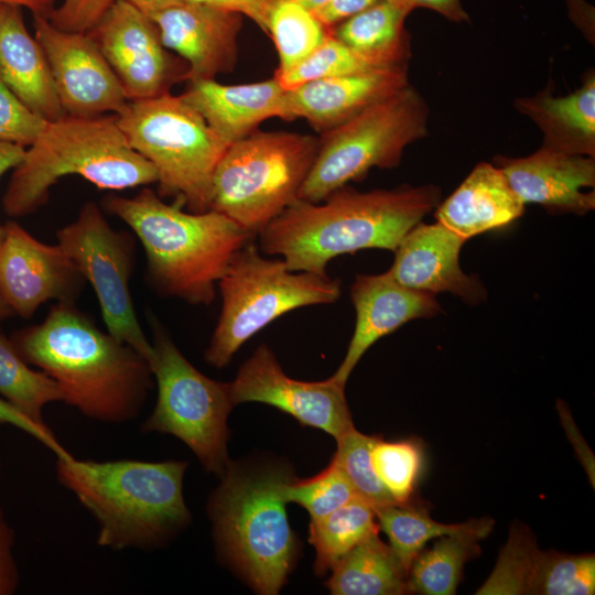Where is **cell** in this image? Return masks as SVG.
Segmentation results:
<instances>
[{
    "label": "cell",
    "mask_w": 595,
    "mask_h": 595,
    "mask_svg": "<svg viewBox=\"0 0 595 595\" xmlns=\"http://www.w3.org/2000/svg\"><path fill=\"white\" fill-rule=\"evenodd\" d=\"M375 510L380 530L387 534L389 545L408 572L414 558L430 540L478 529H493L495 524L489 517L462 523L437 522L430 517L423 505L412 500L378 507Z\"/></svg>",
    "instance_id": "cell-30"
},
{
    "label": "cell",
    "mask_w": 595,
    "mask_h": 595,
    "mask_svg": "<svg viewBox=\"0 0 595 595\" xmlns=\"http://www.w3.org/2000/svg\"><path fill=\"white\" fill-rule=\"evenodd\" d=\"M46 122L20 101L0 79V141L31 145Z\"/></svg>",
    "instance_id": "cell-38"
},
{
    "label": "cell",
    "mask_w": 595,
    "mask_h": 595,
    "mask_svg": "<svg viewBox=\"0 0 595 595\" xmlns=\"http://www.w3.org/2000/svg\"><path fill=\"white\" fill-rule=\"evenodd\" d=\"M216 8H221L238 12L256 22L264 32L267 31V20L269 4L263 0H188Z\"/></svg>",
    "instance_id": "cell-43"
},
{
    "label": "cell",
    "mask_w": 595,
    "mask_h": 595,
    "mask_svg": "<svg viewBox=\"0 0 595 595\" xmlns=\"http://www.w3.org/2000/svg\"><path fill=\"white\" fill-rule=\"evenodd\" d=\"M594 554L543 551L529 528L513 523L496 565L477 595H589Z\"/></svg>",
    "instance_id": "cell-17"
},
{
    "label": "cell",
    "mask_w": 595,
    "mask_h": 595,
    "mask_svg": "<svg viewBox=\"0 0 595 595\" xmlns=\"http://www.w3.org/2000/svg\"><path fill=\"white\" fill-rule=\"evenodd\" d=\"M56 240L93 286L107 332L150 361L152 344L140 325L130 291L134 264L130 235L115 230L101 208L88 202L75 220L57 230Z\"/></svg>",
    "instance_id": "cell-12"
},
{
    "label": "cell",
    "mask_w": 595,
    "mask_h": 595,
    "mask_svg": "<svg viewBox=\"0 0 595 595\" xmlns=\"http://www.w3.org/2000/svg\"><path fill=\"white\" fill-rule=\"evenodd\" d=\"M315 14L294 2L269 4L267 33L273 40L279 67L284 73L314 52L331 34Z\"/></svg>",
    "instance_id": "cell-33"
},
{
    "label": "cell",
    "mask_w": 595,
    "mask_h": 595,
    "mask_svg": "<svg viewBox=\"0 0 595 595\" xmlns=\"http://www.w3.org/2000/svg\"><path fill=\"white\" fill-rule=\"evenodd\" d=\"M411 11L396 0H379L332 33L371 68L407 66L410 39L404 23Z\"/></svg>",
    "instance_id": "cell-27"
},
{
    "label": "cell",
    "mask_w": 595,
    "mask_h": 595,
    "mask_svg": "<svg viewBox=\"0 0 595 595\" xmlns=\"http://www.w3.org/2000/svg\"><path fill=\"white\" fill-rule=\"evenodd\" d=\"M318 138L253 131L230 143L213 173L208 210L258 235L298 199L314 162Z\"/></svg>",
    "instance_id": "cell-8"
},
{
    "label": "cell",
    "mask_w": 595,
    "mask_h": 595,
    "mask_svg": "<svg viewBox=\"0 0 595 595\" xmlns=\"http://www.w3.org/2000/svg\"><path fill=\"white\" fill-rule=\"evenodd\" d=\"M241 14L186 1L151 17L163 45L187 65L186 80L215 79L234 69Z\"/></svg>",
    "instance_id": "cell-18"
},
{
    "label": "cell",
    "mask_w": 595,
    "mask_h": 595,
    "mask_svg": "<svg viewBox=\"0 0 595 595\" xmlns=\"http://www.w3.org/2000/svg\"><path fill=\"white\" fill-rule=\"evenodd\" d=\"M14 167L3 195L4 212L29 215L48 199L63 176L79 175L101 190L121 191L158 182L153 166L136 152L117 116H64L47 121Z\"/></svg>",
    "instance_id": "cell-5"
},
{
    "label": "cell",
    "mask_w": 595,
    "mask_h": 595,
    "mask_svg": "<svg viewBox=\"0 0 595 595\" xmlns=\"http://www.w3.org/2000/svg\"><path fill=\"white\" fill-rule=\"evenodd\" d=\"M379 0H326L313 13L328 29L366 10Z\"/></svg>",
    "instance_id": "cell-42"
},
{
    "label": "cell",
    "mask_w": 595,
    "mask_h": 595,
    "mask_svg": "<svg viewBox=\"0 0 595 595\" xmlns=\"http://www.w3.org/2000/svg\"><path fill=\"white\" fill-rule=\"evenodd\" d=\"M116 0H63L46 17L60 30L89 32Z\"/></svg>",
    "instance_id": "cell-39"
},
{
    "label": "cell",
    "mask_w": 595,
    "mask_h": 595,
    "mask_svg": "<svg viewBox=\"0 0 595 595\" xmlns=\"http://www.w3.org/2000/svg\"><path fill=\"white\" fill-rule=\"evenodd\" d=\"M221 309L204 353L207 364L223 368L253 335L295 309L332 304L340 280L327 274L292 271L283 259L263 257L250 241L232 258L218 281Z\"/></svg>",
    "instance_id": "cell-9"
},
{
    "label": "cell",
    "mask_w": 595,
    "mask_h": 595,
    "mask_svg": "<svg viewBox=\"0 0 595 595\" xmlns=\"http://www.w3.org/2000/svg\"><path fill=\"white\" fill-rule=\"evenodd\" d=\"M104 208L134 232L147 258V280L160 295L209 305L216 283L255 234L215 210L185 212L149 188L109 195Z\"/></svg>",
    "instance_id": "cell-4"
},
{
    "label": "cell",
    "mask_w": 595,
    "mask_h": 595,
    "mask_svg": "<svg viewBox=\"0 0 595 595\" xmlns=\"http://www.w3.org/2000/svg\"><path fill=\"white\" fill-rule=\"evenodd\" d=\"M429 107L410 84L325 131L298 199L318 203L372 167L399 164L404 149L428 133Z\"/></svg>",
    "instance_id": "cell-10"
},
{
    "label": "cell",
    "mask_w": 595,
    "mask_h": 595,
    "mask_svg": "<svg viewBox=\"0 0 595 595\" xmlns=\"http://www.w3.org/2000/svg\"><path fill=\"white\" fill-rule=\"evenodd\" d=\"M0 424H9L22 430L53 452L56 457L71 455L47 425L43 426L33 422L2 397H0Z\"/></svg>",
    "instance_id": "cell-40"
},
{
    "label": "cell",
    "mask_w": 595,
    "mask_h": 595,
    "mask_svg": "<svg viewBox=\"0 0 595 595\" xmlns=\"http://www.w3.org/2000/svg\"><path fill=\"white\" fill-rule=\"evenodd\" d=\"M497 166L520 201L554 212L583 215L595 207V161L542 145L524 158L497 159Z\"/></svg>",
    "instance_id": "cell-21"
},
{
    "label": "cell",
    "mask_w": 595,
    "mask_h": 595,
    "mask_svg": "<svg viewBox=\"0 0 595 595\" xmlns=\"http://www.w3.org/2000/svg\"><path fill=\"white\" fill-rule=\"evenodd\" d=\"M25 147L0 141V176L10 169L17 167L24 158Z\"/></svg>",
    "instance_id": "cell-45"
},
{
    "label": "cell",
    "mask_w": 595,
    "mask_h": 595,
    "mask_svg": "<svg viewBox=\"0 0 595 595\" xmlns=\"http://www.w3.org/2000/svg\"><path fill=\"white\" fill-rule=\"evenodd\" d=\"M14 545L15 533L6 518L0 501V595L14 594L20 583Z\"/></svg>",
    "instance_id": "cell-41"
},
{
    "label": "cell",
    "mask_w": 595,
    "mask_h": 595,
    "mask_svg": "<svg viewBox=\"0 0 595 595\" xmlns=\"http://www.w3.org/2000/svg\"><path fill=\"white\" fill-rule=\"evenodd\" d=\"M379 530L374 506L359 497L327 515L311 518L309 540L315 550V573L331 571L354 547Z\"/></svg>",
    "instance_id": "cell-31"
},
{
    "label": "cell",
    "mask_w": 595,
    "mask_h": 595,
    "mask_svg": "<svg viewBox=\"0 0 595 595\" xmlns=\"http://www.w3.org/2000/svg\"><path fill=\"white\" fill-rule=\"evenodd\" d=\"M117 121L158 175L160 196L190 212L208 210L215 167L229 145L181 95L129 101Z\"/></svg>",
    "instance_id": "cell-7"
},
{
    "label": "cell",
    "mask_w": 595,
    "mask_h": 595,
    "mask_svg": "<svg viewBox=\"0 0 595 595\" xmlns=\"http://www.w3.org/2000/svg\"><path fill=\"white\" fill-rule=\"evenodd\" d=\"M4 231H6V226H1L0 225V241L2 240L3 236H4Z\"/></svg>",
    "instance_id": "cell-50"
},
{
    "label": "cell",
    "mask_w": 595,
    "mask_h": 595,
    "mask_svg": "<svg viewBox=\"0 0 595 595\" xmlns=\"http://www.w3.org/2000/svg\"><path fill=\"white\" fill-rule=\"evenodd\" d=\"M464 242L439 221L419 223L400 241L387 272L409 289L432 295L450 292L467 303H479L486 298L485 288L459 266Z\"/></svg>",
    "instance_id": "cell-20"
},
{
    "label": "cell",
    "mask_w": 595,
    "mask_h": 595,
    "mask_svg": "<svg viewBox=\"0 0 595 595\" xmlns=\"http://www.w3.org/2000/svg\"><path fill=\"white\" fill-rule=\"evenodd\" d=\"M0 241V292L14 314L29 318L45 302H76L85 279L62 247L44 244L15 221Z\"/></svg>",
    "instance_id": "cell-16"
},
{
    "label": "cell",
    "mask_w": 595,
    "mask_h": 595,
    "mask_svg": "<svg viewBox=\"0 0 595 595\" xmlns=\"http://www.w3.org/2000/svg\"><path fill=\"white\" fill-rule=\"evenodd\" d=\"M370 69L375 68L363 62L331 31L327 39L306 58L291 69L275 74L274 77L283 88L292 89L307 82L364 73Z\"/></svg>",
    "instance_id": "cell-37"
},
{
    "label": "cell",
    "mask_w": 595,
    "mask_h": 595,
    "mask_svg": "<svg viewBox=\"0 0 595 595\" xmlns=\"http://www.w3.org/2000/svg\"><path fill=\"white\" fill-rule=\"evenodd\" d=\"M441 202L428 184L359 192L345 185L318 203L296 199L259 231V249L292 271L326 274L328 262L361 249L394 251Z\"/></svg>",
    "instance_id": "cell-2"
},
{
    "label": "cell",
    "mask_w": 595,
    "mask_h": 595,
    "mask_svg": "<svg viewBox=\"0 0 595 595\" xmlns=\"http://www.w3.org/2000/svg\"><path fill=\"white\" fill-rule=\"evenodd\" d=\"M181 96L228 144L249 136L269 118L285 120L286 89L275 77L240 85L192 80Z\"/></svg>",
    "instance_id": "cell-23"
},
{
    "label": "cell",
    "mask_w": 595,
    "mask_h": 595,
    "mask_svg": "<svg viewBox=\"0 0 595 595\" xmlns=\"http://www.w3.org/2000/svg\"><path fill=\"white\" fill-rule=\"evenodd\" d=\"M408 85L407 66L307 82L286 89L285 120L303 118L323 133Z\"/></svg>",
    "instance_id": "cell-22"
},
{
    "label": "cell",
    "mask_w": 595,
    "mask_h": 595,
    "mask_svg": "<svg viewBox=\"0 0 595 595\" xmlns=\"http://www.w3.org/2000/svg\"><path fill=\"white\" fill-rule=\"evenodd\" d=\"M292 476L279 466L232 462L208 500V516L220 554L258 593L280 592L296 558L284 485Z\"/></svg>",
    "instance_id": "cell-6"
},
{
    "label": "cell",
    "mask_w": 595,
    "mask_h": 595,
    "mask_svg": "<svg viewBox=\"0 0 595 595\" xmlns=\"http://www.w3.org/2000/svg\"><path fill=\"white\" fill-rule=\"evenodd\" d=\"M35 39L48 61L57 95L67 116L119 115L129 100L112 68L88 33L54 26L33 14Z\"/></svg>",
    "instance_id": "cell-15"
},
{
    "label": "cell",
    "mask_w": 595,
    "mask_h": 595,
    "mask_svg": "<svg viewBox=\"0 0 595 595\" xmlns=\"http://www.w3.org/2000/svg\"><path fill=\"white\" fill-rule=\"evenodd\" d=\"M152 333L149 364L158 397L141 430L175 436L190 447L207 472L221 477L231 463L227 420L235 404L229 385L213 380L195 368L154 321Z\"/></svg>",
    "instance_id": "cell-11"
},
{
    "label": "cell",
    "mask_w": 595,
    "mask_h": 595,
    "mask_svg": "<svg viewBox=\"0 0 595 595\" xmlns=\"http://www.w3.org/2000/svg\"><path fill=\"white\" fill-rule=\"evenodd\" d=\"M523 210L524 204L512 191L501 170L482 162L437 205L435 218L466 241L509 225Z\"/></svg>",
    "instance_id": "cell-25"
},
{
    "label": "cell",
    "mask_w": 595,
    "mask_h": 595,
    "mask_svg": "<svg viewBox=\"0 0 595 595\" xmlns=\"http://www.w3.org/2000/svg\"><path fill=\"white\" fill-rule=\"evenodd\" d=\"M143 12L148 17H152L167 8L181 4L188 0H125Z\"/></svg>",
    "instance_id": "cell-46"
},
{
    "label": "cell",
    "mask_w": 595,
    "mask_h": 595,
    "mask_svg": "<svg viewBox=\"0 0 595 595\" xmlns=\"http://www.w3.org/2000/svg\"><path fill=\"white\" fill-rule=\"evenodd\" d=\"M11 315H14V312L12 309L8 305L4 298L2 296L0 292V322L10 317Z\"/></svg>",
    "instance_id": "cell-49"
},
{
    "label": "cell",
    "mask_w": 595,
    "mask_h": 595,
    "mask_svg": "<svg viewBox=\"0 0 595 595\" xmlns=\"http://www.w3.org/2000/svg\"><path fill=\"white\" fill-rule=\"evenodd\" d=\"M493 529H478L442 536L432 548L423 549L408 572L410 594L453 595L467 561L480 553L479 541Z\"/></svg>",
    "instance_id": "cell-29"
},
{
    "label": "cell",
    "mask_w": 595,
    "mask_h": 595,
    "mask_svg": "<svg viewBox=\"0 0 595 595\" xmlns=\"http://www.w3.org/2000/svg\"><path fill=\"white\" fill-rule=\"evenodd\" d=\"M377 437L354 429L337 440V451L332 458L345 473L357 496L375 509L396 504L371 465L370 451Z\"/></svg>",
    "instance_id": "cell-35"
},
{
    "label": "cell",
    "mask_w": 595,
    "mask_h": 595,
    "mask_svg": "<svg viewBox=\"0 0 595 595\" xmlns=\"http://www.w3.org/2000/svg\"><path fill=\"white\" fill-rule=\"evenodd\" d=\"M0 3L24 7L33 12L47 17L54 8V0H0Z\"/></svg>",
    "instance_id": "cell-47"
},
{
    "label": "cell",
    "mask_w": 595,
    "mask_h": 595,
    "mask_svg": "<svg viewBox=\"0 0 595 595\" xmlns=\"http://www.w3.org/2000/svg\"><path fill=\"white\" fill-rule=\"evenodd\" d=\"M187 463L56 457V479L95 518L96 543L112 551H150L191 520L183 495Z\"/></svg>",
    "instance_id": "cell-3"
},
{
    "label": "cell",
    "mask_w": 595,
    "mask_h": 595,
    "mask_svg": "<svg viewBox=\"0 0 595 595\" xmlns=\"http://www.w3.org/2000/svg\"><path fill=\"white\" fill-rule=\"evenodd\" d=\"M0 79L46 121L66 116L46 55L28 32L21 7L0 3Z\"/></svg>",
    "instance_id": "cell-24"
},
{
    "label": "cell",
    "mask_w": 595,
    "mask_h": 595,
    "mask_svg": "<svg viewBox=\"0 0 595 595\" xmlns=\"http://www.w3.org/2000/svg\"><path fill=\"white\" fill-rule=\"evenodd\" d=\"M228 385L235 405L260 402L274 407L336 441L355 429L344 385L332 377L301 381L286 376L266 344L258 346Z\"/></svg>",
    "instance_id": "cell-14"
},
{
    "label": "cell",
    "mask_w": 595,
    "mask_h": 595,
    "mask_svg": "<svg viewBox=\"0 0 595 595\" xmlns=\"http://www.w3.org/2000/svg\"><path fill=\"white\" fill-rule=\"evenodd\" d=\"M87 33L129 101L170 93L175 83L186 78V63L166 51L152 19L125 0H116Z\"/></svg>",
    "instance_id": "cell-13"
},
{
    "label": "cell",
    "mask_w": 595,
    "mask_h": 595,
    "mask_svg": "<svg viewBox=\"0 0 595 595\" xmlns=\"http://www.w3.org/2000/svg\"><path fill=\"white\" fill-rule=\"evenodd\" d=\"M372 468L396 504L412 500L423 468L419 440L385 441L378 436L370 451Z\"/></svg>",
    "instance_id": "cell-34"
},
{
    "label": "cell",
    "mask_w": 595,
    "mask_h": 595,
    "mask_svg": "<svg viewBox=\"0 0 595 595\" xmlns=\"http://www.w3.org/2000/svg\"><path fill=\"white\" fill-rule=\"evenodd\" d=\"M350 300L356 311L355 329L346 355L332 376L344 386L378 339L412 320L432 317L441 311L435 295L403 286L387 271L358 274L350 289Z\"/></svg>",
    "instance_id": "cell-19"
},
{
    "label": "cell",
    "mask_w": 595,
    "mask_h": 595,
    "mask_svg": "<svg viewBox=\"0 0 595 595\" xmlns=\"http://www.w3.org/2000/svg\"><path fill=\"white\" fill-rule=\"evenodd\" d=\"M356 497L358 496L349 479L333 461L313 477H292L284 485L285 501L302 506L311 518L327 515Z\"/></svg>",
    "instance_id": "cell-36"
},
{
    "label": "cell",
    "mask_w": 595,
    "mask_h": 595,
    "mask_svg": "<svg viewBox=\"0 0 595 595\" xmlns=\"http://www.w3.org/2000/svg\"><path fill=\"white\" fill-rule=\"evenodd\" d=\"M0 397L33 422L45 426L43 409L62 401L58 385L40 369L31 368L11 339L0 334Z\"/></svg>",
    "instance_id": "cell-32"
},
{
    "label": "cell",
    "mask_w": 595,
    "mask_h": 595,
    "mask_svg": "<svg viewBox=\"0 0 595 595\" xmlns=\"http://www.w3.org/2000/svg\"><path fill=\"white\" fill-rule=\"evenodd\" d=\"M517 110L542 131L543 145L567 154L595 156V76L566 96L549 90L519 98Z\"/></svg>",
    "instance_id": "cell-26"
},
{
    "label": "cell",
    "mask_w": 595,
    "mask_h": 595,
    "mask_svg": "<svg viewBox=\"0 0 595 595\" xmlns=\"http://www.w3.org/2000/svg\"><path fill=\"white\" fill-rule=\"evenodd\" d=\"M268 4H272L275 2H294L298 3L307 10L314 12L316 11L326 0H263Z\"/></svg>",
    "instance_id": "cell-48"
},
{
    "label": "cell",
    "mask_w": 595,
    "mask_h": 595,
    "mask_svg": "<svg viewBox=\"0 0 595 595\" xmlns=\"http://www.w3.org/2000/svg\"><path fill=\"white\" fill-rule=\"evenodd\" d=\"M411 10L415 8H426L433 10L447 20L462 23L468 22L469 17L462 7L461 0H396Z\"/></svg>",
    "instance_id": "cell-44"
},
{
    "label": "cell",
    "mask_w": 595,
    "mask_h": 595,
    "mask_svg": "<svg viewBox=\"0 0 595 595\" xmlns=\"http://www.w3.org/2000/svg\"><path fill=\"white\" fill-rule=\"evenodd\" d=\"M11 340L28 364L58 385L62 402L91 420H134L153 386L149 361L99 329L75 302H57L40 324Z\"/></svg>",
    "instance_id": "cell-1"
},
{
    "label": "cell",
    "mask_w": 595,
    "mask_h": 595,
    "mask_svg": "<svg viewBox=\"0 0 595 595\" xmlns=\"http://www.w3.org/2000/svg\"><path fill=\"white\" fill-rule=\"evenodd\" d=\"M331 571L326 586L334 595L410 594L408 570L378 533L359 542Z\"/></svg>",
    "instance_id": "cell-28"
}]
</instances>
